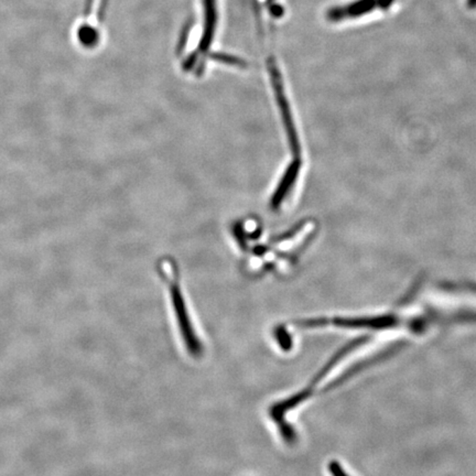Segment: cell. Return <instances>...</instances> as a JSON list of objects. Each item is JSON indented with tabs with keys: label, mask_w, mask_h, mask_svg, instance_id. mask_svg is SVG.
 <instances>
[{
	"label": "cell",
	"mask_w": 476,
	"mask_h": 476,
	"mask_svg": "<svg viewBox=\"0 0 476 476\" xmlns=\"http://www.w3.org/2000/svg\"><path fill=\"white\" fill-rule=\"evenodd\" d=\"M466 5H468L470 9H474V8H476V0H468Z\"/></svg>",
	"instance_id": "obj_4"
},
{
	"label": "cell",
	"mask_w": 476,
	"mask_h": 476,
	"mask_svg": "<svg viewBox=\"0 0 476 476\" xmlns=\"http://www.w3.org/2000/svg\"><path fill=\"white\" fill-rule=\"evenodd\" d=\"M377 6V0H356L345 6L331 8L326 13L328 20L338 23L346 18H357L371 13Z\"/></svg>",
	"instance_id": "obj_2"
},
{
	"label": "cell",
	"mask_w": 476,
	"mask_h": 476,
	"mask_svg": "<svg viewBox=\"0 0 476 476\" xmlns=\"http://www.w3.org/2000/svg\"><path fill=\"white\" fill-rule=\"evenodd\" d=\"M160 271L163 278L169 285L170 289L171 299H172L173 308L178 316L179 328H180L181 334L184 341L188 342V349L191 352H196L200 349L201 345L198 343L196 335H194V328L191 326V320L186 311V302L183 300L182 292H181L180 285H179L178 268L172 259H161Z\"/></svg>",
	"instance_id": "obj_1"
},
{
	"label": "cell",
	"mask_w": 476,
	"mask_h": 476,
	"mask_svg": "<svg viewBox=\"0 0 476 476\" xmlns=\"http://www.w3.org/2000/svg\"><path fill=\"white\" fill-rule=\"evenodd\" d=\"M393 0H377V6H379L381 9L385 11L387 8L391 7V4H393Z\"/></svg>",
	"instance_id": "obj_3"
}]
</instances>
